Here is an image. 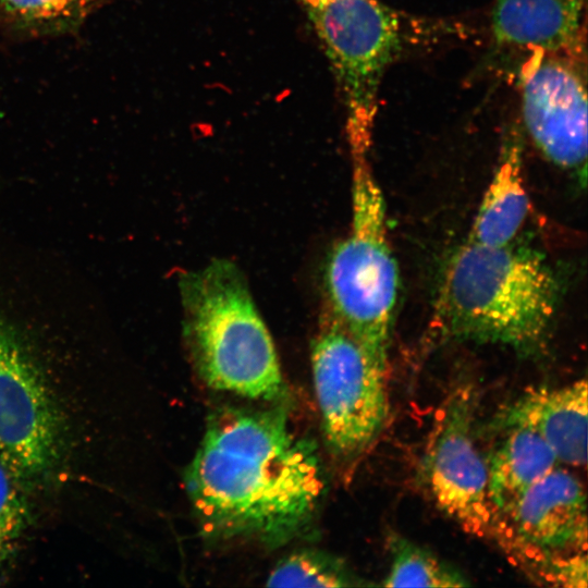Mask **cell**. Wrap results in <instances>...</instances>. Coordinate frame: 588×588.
<instances>
[{
  "label": "cell",
  "instance_id": "obj_7",
  "mask_svg": "<svg viewBox=\"0 0 588 588\" xmlns=\"http://www.w3.org/2000/svg\"><path fill=\"white\" fill-rule=\"evenodd\" d=\"M585 41L558 51H534L519 70L522 115L538 150L585 179L587 88Z\"/></svg>",
  "mask_w": 588,
  "mask_h": 588
},
{
  "label": "cell",
  "instance_id": "obj_18",
  "mask_svg": "<svg viewBox=\"0 0 588 588\" xmlns=\"http://www.w3.org/2000/svg\"><path fill=\"white\" fill-rule=\"evenodd\" d=\"M5 13L26 25H53L83 13L91 0H0Z\"/></svg>",
  "mask_w": 588,
  "mask_h": 588
},
{
  "label": "cell",
  "instance_id": "obj_12",
  "mask_svg": "<svg viewBox=\"0 0 588 588\" xmlns=\"http://www.w3.org/2000/svg\"><path fill=\"white\" fill-rule=\"evenodd\" d=\"M586 0H494L491 30L503 49L558 51L585 41Z\"/></svg>",
  "mask_w": 588,
  "mask_h": 588
},
{
  "label": "cell",
  "instance_id": "obj_6",
  "mask_svg": "<svg viewBox=\"0 0 588 588\" xmlns=\"http://www.w3.org/2000/svg\"><path fill=\"white\" fill-rule=\"evenodd\" d=\"M315 30L350 108L378 96L388 68L405 45L400 15L380 0H297Z\"/></svg>",
  "mask_w": 588,
  "mask_h": 588
},
{
  "label": "cell",
  "instance_id": "obj_11",
  "mask_svg": "<svg viewBox=\"0 0 588 588\" xmlns=\"http://www.w3.org/2000/svg\"><path fill=\"white\" fill-rule=\"evenodd\" d=\"M587 381L525 391L498 415L503 430L525 428L542 438L560 463L585 466L587 462Z\"/></svg>",
  "mask_w": 588,
  "mask_h": 588
},
{
  "label": "cell",
  "instance_id": "obj_10",
  "mask_svg": "<svg viewBox=\"0 0 588 588\" xmlns=\"http://www.w3.org/2000/svg\"><path fill=\"white\" fill-rule=\"evenodd\" d=\"M493 535L509 552L585 551L586 493L581 481L565 468L554 467L527 489L502 515Z\"/></svg>",
  "mask_w": 588,
  "mask_h": 588
},
{
  "label": "cell",
  "instance_id": "obj_15",
  "mask_svg": "<svg viewBox=\"0 0 588 588\" xmlns=\"http://www.w3.org/2000/svg\"><path fill=\"white\" fill-rule=\"evenodd\" d=\"M391 564L380 584L384 587H464L465 575L428 549L393 535L389 538Z\"/></svg>",
  "mask_w": 588,
  "mask_h": 588
},
{
  "label": "cell",
  "instance_id": "obj_5",
  "mask_svg": "<svg viewBox=\"0 0 588 588\" xmlns=\"http://www.w3.org/2000/svg\"><path fill=\"white\" fill-rule=\"evenodd\" d=\"M311 367L330 451L345 461L360 456L389 417L388 365L327 315L311 345Z\"/></svg>",
  "mask_w": 588,
  "mask_h": 588
},
{
  "label": "cell",
  "instance_id": "obj_13",
  "mask_svg": "<svg viewBox=\"0 0 588 588\" xmlns=\"http://www.w3.org/2000/svg\"><path fill=\"white\" fill-rule=\"evenodd\" d=\"M529 210L520 145L510 140L483 194L467 240L502 246L516 240Z\"/></svg>",
  "mask_w": 588,
  "mask_h": 588
},
{
  "label": "cell",
  "instance_id": "obj_8",
  "mask_svg": "<svg viewBox=\"0 0 588 588\" xmlns=\"http://www.w3.org/2000/svg\"><path fill=\"white\" fill-rule=\"evenodd\" d=\"M60 415L39 368L0 319V462L19 479L47 476L60 457Z\"/></svg>",
  "mask_w": 588,
  "mask_h": 588
},
{
  "label": "cell",
  "instance_id": "obj_3",
  "mask_svg": "<svg viewBox=\"0 0 588 588\" xmlns=\"http://www.w3.org/2000/svg\"><path fill=\"white\" fill-rule=\"evenodd\" d=\"M184 335L206 384L254 400L286 387L271 334L240 269L226 259L180 277Z\"/></svg>",
  "mask_w": 588,
  "mask_h": 588
},
{
  "label": "cell",
  "instance_id": "obj_9",
  "mask_svg": "<svg viewBox=\"0 0 588 588\" xmlns=\"http://www.w3.org/2000/svg\"><path fill=\"white\" fill-rule=\"evenodd\" d=\"M475 394L455 389L438 416L422 470L440 511L466 532L492 535L495 513L488 495V468L475 442Z\"/></svg>",
  "mask_w": 588,
  "mask_h": 588
},
{
  "label": "cell",
  "instance_id": "obj_17",
  "mask_svg": "<svg viewBox=\"0 0 588 588\" xmlns=\"http://www.w3.org/2000/svg\"><path fill=\"white\" fill-rule=\"evenodd\" d=\"M20 479L0 462V563L14 550L28 524Z\"/></svg>",
  "mask_w": 588,
  "mask_h": 588
},
{
  "label": "cell",
  "instance_id": "obj_14",
  "mask_svg": "<svg viewBox=\"0 0 588 588\" xmlns=\"http://www.w3.org/2000/svg\"><path fill=\"white\" fill-rule=\"evenodd\" d=\"M506 437L492 453L488 495L495 516L504 514L535 482L560 462L548 443L525 428L505 429Z\"/></svg>",
  "mask_w": 588,
  "mask_h": 588
},
{
  "label": "cell",
  "instance_id": "obj_4",
  "mask_svg": "<svg viewBox=\"0 0 588 588\" xmlns=\"http://www.w3.org/2000/svg\"><path fill=\"white\" fill-rule=\"evenodd\" d=\"M327 315L372 357L389 362L399 271L371 156L352 157V220L326 270Z\"/></svg>",
  "mask_w": 588,
  "mask_h": 588
},
{
  "label": "cell",
  "instance_id": "obj_2",
  "mask_svg": "<svg viewBox=\"0 0 588 588\" xmlns=\"http://www.w3.org/2000/svg\"><path fill=\"white\" fill-rule=\"evenodd\" d=\"M559 301L558 278L537 250L466 240L445 266L434 318L454 339L529 356L544 347Z\"/></svg>",
  "mask_w": 588,
  "mask_h": 588
},
{
  "label": "cell",
  "instance_id": "obj_1",
  "mask_svg": "<svg viewBox=\"0 0 588 588\" xmlns=\"http://www.w3.org/2000/svg\"><path fill=\"white\" fill-rule=\"evenodd\" d=\"M203 529L277 548L314 519L326 476L316 444L281 409H225L212 416L186 473Z\"/></svg>",
  "mask_w": 588,
  "mask_h": 588
},
{
  "label": "cell",
  "instance_id": "obj_16",
  "mask_svg": "<svg viewBox=\"0 0 588 588\" xmlns=\"http://www.w3.org/2000/svg\"><path fill=\"white\" fill-rule=\"evenodd\" d=\"M266 585L330 588L364 584L335 556L316 550H301L280 561L270 572Z\"/></svg>",
  "mask_w": 588,
  "mask_h": 588
}]
</instances>
